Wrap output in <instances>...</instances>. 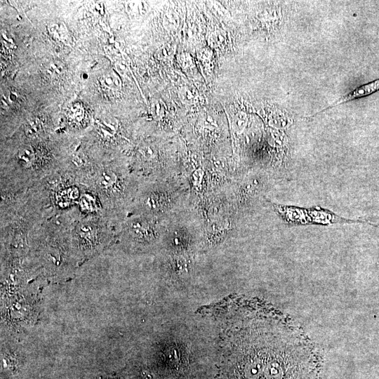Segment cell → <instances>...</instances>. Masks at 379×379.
Returning a JSON list of instances; mask_svg holds the SVG:
<instances>
[{"instance_id":"3","label":"cell","mask_w":379,"mask_h":379,"mask_svg":"<svg viewBox=\"0 0 379 379\" xmlns=\"http://www.w3.org/2000/svg\"><path fill=\"white\" fill-rule=\"evenodd\" d=\"M98 197L104 211L124 213L133 190L128 171L112 162H102L86 184Z\"/></svg>"},{"instance_id":"5","label":"cell","mask_w":379,"mask_h":379,"mask_svg":"<svg viewBox=\"0 0 379 379\" xmlns=\"http://www.w3.org/2000/svg\"><path fill=\"white\" fill-rule=\"evenodd\" d=\"M378 91H379V79L355 88L354 90L352 91L350 93L338 99L335 102H334L331 105L324 108L322 110L315 113L314 114L310 117H304V118H310L323 112L325 109L338 105L343 102L356 99L357 98L366 96Z\"/></svg>"},{"instance_id":"11","label":"cell","mask_w":379,"mask_h":379,"mask_svg":"<svg viewBox=\"0 0 379 379\" xmlns=\"http://www.w3.org/2000/svg\"><path fill=\"white\" fill-rule=\"evenodd\" d=\"M215 36V40H214V41L217 44V45H220L225 40V38L223 37V36L220 34H216L215 36Z\"/></svg>"},{"instance_id":"10","label":"cell","mask_w":379,"mask_h":379,"mask_svg":"<svg viewBox=\"0 0 379 379\" xmlns=\"http://www.w3.org/2000/svg\"><path fill=\"white\" fill-rule=\"evenodd\" d=\"M361 220L364 221V223H369L375 226L379 225V216L378 215L368 217Z\"/></svg>"},{"instance_id":"8","label":"cell","mask_w":379,"mask_h":379,"mask_svg":"<svg viewBox=\"0 0 379 379\" xmlns=\"http://www.w3.org/2000/svg\"><path fill=\"white\" fill-rule=\"evenodd\" d=\"M179 95L182 102L189 105L194 102L197 92L192 87L185 86L180 90Z\"/></svg>"},{"instance_id":"2","label":"cell","mask_w":379,"mask_h":379,"mask_svg":"<svg viewBox=\"0 0 379 379\" xmlns=\"http://www.w3.org/2000/svg\"><path fill=\"white\" fill-rule=\"evenodd\" d=\"M124 215L105 211L83 214L69 234V244L75 260L82 262L108 248L119 238Z\"/></svg>"},{"instance_id":"1","label":"cell","mask_w":379,"mask_h":379,"mask_svg":"<svg viewBox=\"0 0 379 379\" xmlns=\"http://www.w3.org/2000/svg\"><path fill=\"white\" fill-rule=\"evenodd\" d=\"M225 368L226 379H320L321 358L291 321H249Z\"/></svg>"},{"instance_id":"9","label":"cell","mask_w":379,"mask_h":379,"mask_svg":"<svg viewBox=\"0 0 379 379\" xmlns=\"http://www.w3.org/2000/svg\"><path fill=\"white\" fill-rule=\"evenodd\" d=\"M203 179V171L201 170L194 171L192 175V182L194 186L198 189L199 188Z\"/></svg>"},{"instance_id":"7","label":"cell","mask_w":379,"mask_h":379,"mask_svg":"<svg viewBox=\"0 0 379 379\" xmlns=\"http://www.w3.org/2000/svg\"><path fill=\"white\" fill-rule=\"evenodd\" d=\"M230 228L229 222L225 219H218L209 224L207 232L209 237L220 238L228 232Z\"/></svg>"},{"instance_id":"6","label":"cell","mask_w":379,"mask_h":379,"mask_svg":"<svg viewBox=\"0 0 379 379\" xmlns=\"http://www.w3.org/2000/svg\"><path fill=\"white\" fill-rule=\"evenodd\" d=\"M166 244L175 250H183L190 244V236L182 228L171 230L166 237Z\"/></svg>"},{"instance_id":"4","label":"cell","mask_w":379,"mask_h":379,"mask_svg":"<svg viewBox=\"0 0 379 379\" xmlns=\"http://www.w3.org/2000/svg\"><path fill=\"white\" fill-rule=\"evenodd\" d=\"M158 237L157 227L154 217L138 214L123 219L119 237L124 242L134 246H148Z\"/></svg>"}]
</instances>
